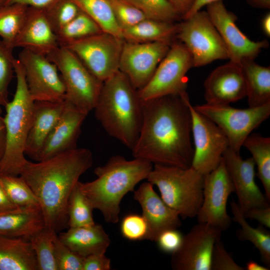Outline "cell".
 <instances>
[{"label":"cell","mask_w":270,"mask_h":270,"mask_svg":"<svg viewBox=\"0 0 270 270\" xmlns=\"http://www.w3.org/2000/svg\"><path fill=\"white\" fill-rule=\"evenodd\" d=\"M206 6V12L228 49L230 61L240 65L246 60H254L262 49L268 46V40H252L239 29L236 16L226 8L222 0Z\"/></svg>","instance_id":"9a60e30c"},{"label":"cell","mask_w":270,"mask_h":270,"mask_svg":"<svg viewBox=\"0 0 270 270\" xmlns=\"http://www.w3.org/2000/svg\"><path fill=\"white\" fill-rule=\"evenodd\" d=\"M124 42V40L102 32L62 46L72 51L90 72L103 82L119 70Z\"/></svg>","instance_id":"8fae6325"},{"label":"cell","mask_w":270,"mask_h":270,"mask_svg":"<svg viewBox=\"0 0 270 270\" xmlns=\"http://www.w3.org/2000/svg\"><path fill=\"white\" fill-rule=\"evenodd\" d=\"M244 146L252 154L257 167L258 176L264 190V194L270 200V138L258 134H250L244 141Z\"/></svg>","instance_id":"f546056e"},{"label":"cell","mask_w":270,"mask_h":270,"mask_svg":"<svg viewBox=\"0 0 270 270\" xmlns=\"http://www.w3.org/2000/svg\"><path fill=\"white\" fill-rule=\"evenodd\" d=\"M134 198L140 205L142 216L148 224L147 240L156 242L163 232L178 229L181 226L178 213L164 202L154 191V185L148 182L142 183L134 190Z\"/></svg>","instance_id":"ffe728a7"},{"label":"cell","mask_w":270,"mask_h":270,"mask_svg":"<svg viewBox=\"0 0 270 270\" xmlns=\"http://www.w3.org/2000/svg\"><path fill=\"white\" fill-rule=\"evenodd\" d=\"M44 9L56 34L81 11L73 0H54Z\"/></svg>","instance_id":"8d00e7d4"},{"label":"cell","mask_w":270,"mask_h":270,"mask_svg":"<svg viewBox=\"0 0 270 270\" xmlns=\"http://www.w3.org/2000/svg\"><path fill=\"white\" fill-rule=\"evenodd\" d=\"M222 158L231 178L236 194L238 204L242 213L248 210L270 205L255 181V162L252 157L243 159L230 147Z\"/></svg>","instance_id":"ac0fdd59"},{"label":"cell","mask_w":270,"mask_h":270,"mask_svg":"<svg viewBox=\"0 0 270 270\" xmlns=\"http://www.w3.org/2000/svg\"><path fill=\"white\" fill-rule=\"evenodd\" d=\"M54 0H6L4 5L18 4L28 7L44 8Z\"/></svg>","instance_id":"681fc988"},{"label":"cell","mask_w":270,"mask_h":270,"mask_svg":"<svg viewBox=\"0 0 270 270\" xmlns=\"http://www.w3.org/2000/svg\"><path fill=\"white\" fill-rule=\"evenodd\" d=\"M218 0H196L193 6L189 12L183 18V20L188 18L195 12L201 10V9L206 5Z\"/></svg>","instance_id":"816d5d0a"},{"label":"cell","mask_w":270,"mask_h":270,"mask_svg":"<svg viewBox=\"0 0 270 270\" xmlns=\"http://www.w3.org/2000/svg\"><path fill=\"white\" fill-rule=\"evenodd\" d=\"M6 130L4 118L1 116L0 108V162L3 156L6 146Z\"/></svg>","instance_id":"f907efd6"},{"label":"cell","mask_w":270,"mask_h":270,"mask_svg":"<svg viewBox=\"0 0 270 270\" xmlns=\"http://www.w3.org/2000/svg\"><path fill=\"white\" fill-rule=\"evenodd\" d=\"M222 231L208 224L198 222L183 236L179 248L172 254L174 270H210L212 250Z\"/></svg>","instance_id":"2e32d148"},{"label":"cell","mask_w":270,"mask_h":270,"mask_svg":"<svg viewBox=\"0 0 270 270\" xmlns=\"http://www.w3.org/2000/svg\"><path fill=\"white\" fill-rule=\"evenodd\" d=\"M14 72L16 88L14 97L4 106L6 130V146L0 162V176H20L27 160L25 148L32 122L34 101L26 83L23 68L16 58Z\"/></svg>","instance_id":"5b68a950"},{"label":"cell","mask_w":270,"mask_h":270,"mask_svg":"<svg viewBox=\"0 0 270 270\" xmlns=\"http://www.w3.org/2000/svg\"><path fill=\"white\" fill-rule=\"evenodd\" d=\"M174 9L183 18L189 12L196 0H168Z\"/></svg>","instance_id":"7dc6e473"},{"label":"cell","mask_w":270,"mask_h":270,"mask_svg":"<svg viewBox=\"0 0 270 270\" xmlns=\"http://www.w3.org/2000/svg\"><path fill=\"white\" fill-rule=\"evenodd\" d=\"M92 164V152L78 148L44 160H27L20 176L38 200L46 228L58 234L68 227L70 195L80 176Z\"/></svg>","instance_id":"7a4b0ae2"},{"label":"cell","mask_w":270,"mask_h":270,"mask_svg":"<svg viewBox=\"0 0 270 270\" xmlns=\"http://www.w3.org/2000/svg\"><path fill=\"white\" fill-rule=\"evenodd\" d=\"M262 28L264 34L268 36H270V14L268 13L263 18L262 21Z\"/></svg>","instance_id":"db71d44e"},{"label":"cell","mask_w":270,"mask_h":270,"mask_svg":"<svg viewBox=\"0 0 270 270\" xmlns=\"http://www.w3.org/2000/svg\"><path fill=\"white\" fill-rule=\"evenodd\" d=\"M183 219L196 217L203 200L204 175L192 166L154 164L146 179Z\"/></svg>","instance_id":"8992f818"},{"label":"cell","mask_w":270,"mask_h":270,"mask_svg":"<svg viewBox=\"0 0 270 270\" xmlns=\"http://www.w3.org/2000/svg\"><path fill=\"white\" fill-rule=\"evenodd\" d=\"M94 110L108 134L131 150L141 128L142 102L138 90L120 71L103 82Z\"/></svg>","instance_id":"277c9868"},{"label":"cell","mask_w":270,"mask_h":270,"mask_svg":"<svg viewBox=\"0 0 270 270\" xmlns=\"http://www.w3.org/2000/svg\"><path fill=\"white\" fill-rule=\"evenodd\" d=\"M62 102H34L32 122L26 139L25 154L37 160L44 144L63 111Z\"/></svg>","instance_id":"603a6c76"},{"label":"cell","mask_w":270,"mask_h":270,"mask_svg":"<svg viewBox=\"0 0 270 270\" xmlns=\"http://www.w3.org/2000/svg\"><path fill=\"white\" fill-rule=\"evenodd\" d=\"M45 228L40 206L18 208L0 214V235L30 241Z\"/></svg>","instance_id":"cb8c5ba5"},{"label":"cell","mask_w":270,"mask_h":270,"mask_svg":"<svg viewBox=\"0 0 270 270\" xmlns=\"http://www.w3.org/2000/svg\"><path fill=\"white\" fill-rule=\"evenodd\" d=\"M176 38L190 52L193 67L229 60L228 49L206 11L200 10L184 19Z\"/></svg>","instance_id":"ba28073f"},{"label":"cell","mask_w":270,"mask_h":270,"mask_svg":"<svg viewBox=\"0 0 270 270\" xmlns=\"http://www.w3.org/2000/svg\"><path fill=\"white\" fill-rule=\"evenodd\" d=\"M246 270H269L270 268L267 266H262L257 262L250 260L248 261L244 267Z\"/></svg>","instance_id":"11a10c76"},{"label":"cell","mask_w":270,"mask_h":270,"mask_svg":"<svg viewBox=\"0 0 270 270\" xmlns=\"http://www.w3.org/2000/svg\"><path fill=\"white\" fill-rule=\"evenodd\" d=\"M246 219L257 221L260 225L270 228V206L256 207L243 213Z\"/></svg>","instance_id":"bcb514c9"},{"label":"cell","mask_w":270,"mask_h":270,"mask_svg":"<svg viewBox=\"0 0 270 270\" xmlns=\"http://www.w3.org/2000/svg\"><path fill=\"white\" fill-rule=\"evenodd\" d=\"M87 116L65 100L60 116L46 138L36 162L76 148L82 126Z\"/></svg>","instance_id":"44dd1931"},{"label":"cell","mask_w":270,"mask_h":270,"mask_svg":"<svg viewBox=\"0 0 270 270\" xmlns=\"http://www.w3.org/2000/svg\"><path fill=\"white\" fill-rule=\"evenodd\" d=\"M110 260L105 254H91L84 258L82 270H110Z\"/></svg>","instance_id":"f6af8a7d"},{"label":"cell","mask_w":270,"mask_h":270,"mask_svg":"<svg viewBox=\"0 0 270 270\" xmlns=\"http://www.w3.org/2000/svg\"><path fill=\"white\" fill-rule=\"evenodd\" d=\"M56 234L45 228L30 240L36 256L38 270H58L54 244Z\"/></svg>","instance_id":"e575fe53"},{"label":"cell","mask_w":270,"mask_h":270,"mask_svg":"<svg viewBox=\"0 0 270 270\" xmlns=\"http://www.w3.org/2000/svg\"><path fill=\"white\" fill-rule=\"evenodd\" d=\"M192 135L194 155L191 166L204 175L220 163L230 147L228 139L212 120L198 112L191 104Z\"/></svg>","instance_id":"4fadbf2b"},{"label":"cell","mask_w":270,"mask_h":270,"mask_svg":"<svg viewBox=\"0 0 270 270\" xmlns=\"http://www.w3.org/2000/svg\"><path fill=\"white\" fill-rule=\"evenodd\" d=\"M28 8L23 4H13L0 8V39L12 49L25 20Z\"/></svg>","instance_id":"1f68e13d"},{"label":"cell","mask_w":270,"mask_h":270,"mask_svg":"<svg viewBox=\"0 0 270 270\" xmlns=\"http://www.w3.org/2000/svg\"><path fill=\"white\" fill-rule=\"evenodd\" d=\"M152 168V164L144 160H128L121 156H114L105 164L94 170L96 180L79 181L80 188L93 208L101 212L106 222L116 224L122 198L128 192H134L138 183L147 179Z\"/></svg>","instance_id":"3957f363"},{"label":"cell","mask_w":270,"mask_h":270,"mask_svg":"<svg viewBox=\"0 0 270 270\" xmlns=\"http://www.w3.org/2000/svg\"><path fill=\"white\" fill-rule=\"evenodd\" d=\"M194 107L222 130L228 139L230 148L238 154L247 137L270 115V103L244 109L230 104L206 103Z\"/></svg>","instance_id":"9c48e42d"},{"label":"cell","mask_w":270,"mask_h":270,"mask_svg":"<svg viewBox=\"0 0 270 270\" xmlns=\"http://www.w3.org/2000/svg\"><path fill=\"white\" fill-rule=\"evenodd\" d=\"M245 77L249 107L270 103V67L260 66L254 60L240 64Z\"/></svg>","instance_id":"83f0119b"},{"label":"cell","mask_w":270,"mask_h":270,"mask_svg":"<svg viewBox=\"0 0 270 270\" xmlns=\"http://www.w3.org/2000/svg\"><path fill=\"white\" fill-rule=\"evenodd\" d=\"M204 97L210 104H230L246 97V87L241 66L229 60L214 70L206 79Z\"/></svg>","instance_id":"d6986e66"},{"label":"cell","mask_w":270,"mask_h":270,"mask_svg":"<svg viewBox=\"0 0 270 270\" xmlns=\"http://www.w3.org/2000/svg\"><path fill=\"white\" fill-rule=\"evenodd\" d=\"M14 49L8 46L0 39V106H5L9 102L8 88L14 72Z\"/></svg>","instance_id":"f35d334b"},{"label":"cell","mask_w":270,"mask_h":270,"mask_svg":"<svg viewBox=\"0 0 270 270\" xmlns=\"http://www.w3.org/2000/svg\"><path fill=\"white\" fill-rule=\"evenodd\" d=\"M18 208L10 200L0 179V214L13 210Z\"/></svg>","instance_id":"c3c4849f"},{"label":"cell","mask_w":270,"mask_h":270,"mask_svg":"<svg viewBox=\"0 0 270 270\" xmlns=\"http://www.w3.org/2000/svg\"><path fill=\"white\" fill-rule=\"evenodd\" d=\"M24 69L30 94L34 102H62L65 86L56 65L44 55L22 49L18 58Z\"/></svg>","instance_id":"7c38bea8"},{"label":"cell","mask_w":270,"mask_h":270,"mask_svg":"<svg viewBox=\"0 0 270 270\" xmlns=\"http://www.w3.org/2000/svg\"><path fill=\"white\" fill-rule=\"evenodd\" d=\"M183 236L178 229L168 230L162 232L156 242L162 251L172 254L180 246Z\"/></svg>","instance_id":"ee69618b"},{"label":"cell","mask_w":270,"mask_h":270,"mask_svg":"<svg viewBox=\"0 0 270 270\" xmlns=\"http://www.w3.org/2000/svg\"><path fill=\"white\" fill-rule=\"evenodd\" d=\"M102 32L99 26L81 10L70 22L60 29L56 36L60 46Z\"/></svg>","instance_id":"836d02e7"},{"label":"cell","mask_w":270,"mask_h":270,"mask_svg":"<svg viewBox=\"0 0 270 270\" xmlns=\"http://www.w3.org/2000/svg\"><path fill=\"white\" fill-rule=\"evenodd\" d=\"M140 10L146 18L174 22L181 17L168 0H126Z\"/></svg>","instance_id":"74e56055"},{"label":"cell","mask_w":270,"mask_h":270,"mask_svg":"<svg viewBox=\"0 0 270 270\" xmlns=\"http://www.w3.org/2000/svg\"><path fill=\"white\" fill-rule=\"evenodd\" d=\"M56 260L58 270H82L84 258L72 250L58 238H54Z\"/></svg>","instance_id":"60d3db41"},{"label":"cell","mask_w":270,"mask_h":270,"mask_svg":"<svg viewBox=\"0 0 270 270\" xmlns=\"http://www.w3.org/2000/svg\"><path fill=\"white\" fill-rule=\"evenodd\" d=\"M179 24L145 18L122 30L124 40L136 42H162L172 44Z\"/></svg>","instance_id":"4316f807"},{"label":"cell","mask_w":270,"mask_h":270,"mask_svg":"<svg viewBox=\"0 0 270 270\" xmlns=\"http://www.w3.org/2000/svg\"><path fill=\"white\" fill-rule=\"evenodd\" d=\"M120 232L122 236L128 240H146L148 228L142 215L132 214L122 218L120 223Z\"/></svg>","instance_id":"b9f144b4"},{"label":"cell","mask_w":270,"mask_h":270,"mask_svg":"<svg viewBox=\"0 0 270 270\" xmlns=\"http://www.w3.org/2000/svg\"><path fill=\"white\" fill-rule=\"evenodd\" d=\"M60 46L57 36L42 8L28 7L14 48L48 56Z\"/></svg>","instance_id":"7402d4cb"},{"label":"cell","mask_w":270,"mask_h":270,"mask_svg":"<svg viewBox=\"0 0 270 270\" xmlns=\"http://www.w3.org/2000/svg\"><path fill=\"white\" fill-rule=\"evenodd\" d=\"M0 270H38L30 241L0 235Z\"/></svg>","instance_id":"484cf974"},{"label":"cell","mask_w":270,"mask_h":270,"mask_svg":"<svg viewBox=\"0 0 270 270\" xmlns=\"http://www.w3.org/2000/svg\"><path fill=\"white\" fill-rule=\"evenodd\" d=\"M170 44L162 42H136L124 40L119 70L138 90L150 80Z\"/></svg>","instance_id":"e0dca14e"},{"label":"cell","mask_w":270,"mask_h":270,"mask_svg":"<svg viewBox=\"0 0 270 270\" xmlns=\"http://www.w3.org/2000/svg\"><path fill=\"white\" fill-rule=\"evenodd\" d=\"M0 179L8 198L16 206H40L34 192L20 176H0Z\"/></svg>","instance_id":"d590c367"},{"label":"cell","mask_w":270,"mask_h":270,"mask_svg":"<svg viewBox=\"0 0 270 270\" xmlns=\"http://www.w3.org/2000/svg\"><path fill=\"white\" fill-rule=\"evenodd\" d=\"M46 56L60 72L65 86V100L88 114L96 105L103 82L64 46H60Z\"/></svg>","instance_id":"52a82bcc"},{"label":"cell","mask_w":270,"mask_h":270,"mask_svg":"<svg viewBox=\"0 0 270 270\" xmlns=\"http://www.w3.org/2000/svg\"><path fill=\"white\" fill-rule=\"evenodd\" d=\"M81 10L88 15L102 31L124 40L108 0H73Z\"/></svg>","instance_id":"4dcf8cb0"},{"label":"cell","mask_w":270,"mask_h":270,"mask_svg":"<svg viewBox=\"0 0 270 270\" xmlns=\"http://www.w3.org/2000/svg\"><path fill=\"white\" fill-rule=\"evenodd\" d=\"M234 187L222 158L216 168L204 175L203 200L196 216L198 222L208 224L222 232L228 229L232 218L226 210Z\"/></svg>","instance_id":"5bb4252c"},{"label":"cell","mask_w":270,"mask_h":270,"mask_svg":"<svg viewBox=\"0 0 270 270\" xmlns=\"http://www.w3.org/2000/svg\"><path fill=\"white\" fill-rule=\"evenodd\" d=\"M248 3L252 7L270 9V0H247Z\"/></svg>","instance_id":"f5cc1de1"},{"label":"cell","mask_w":270,"mask_h":270,"mask_svg":"<svg viewBox=\"0 0 270 270\" xmlns=\"http://www.w3.org/2000/svg\"><path fill=\"white\" fill-rule=\"evenodd\" d=\"M234 220L241 228L237 232L240 240L252 243L258 250L261 258L266 266H270V233L264 226L260 225L253 228L247 222L238 204L234 200L230 203Z\"/></svg>","instance_id":"f1b7e54d"},{"label":"cell","mask_w":270,"mask_h":270,"mask_svg":"<svg viewBox=\"0 0 270 270\" xmlns=\"http://www.w3.org/2000/svg\"><path fill=\"white\" fill-rule=\"evenodd\" d=\"M142 102V121L131 150L134 158L154 164L190 167L194 147L187 92Z\"/></svg>","instance_id":"6da1fadb"},{"label":"cell","mask_w":270,"mask_h":270,"mask_svg":"<svg viewBox=\"0 0 270 270\" xmlns=\"http://www.w3.org/2000/svg\"><path fill=\"white\" fill-rule=\"evenodd\" d=\"M6 0H0V8L4 6Z\"/></svg>","instance_id":"9f6ffc18"},{"label":"cell","mask_w":270,"mask_h":270,"mask_svg":"<svg viewBox=\"0 0 270 270\" xmlns=\"http://www.w3.org/2000/svg\"><path fill=\"white\" fill-rule=\"evenodd\" d=\"M93 210L91 204L82 192L78 181L73 189L68 202V228L89 226L94 224Z\"/></svg>","instance_id":"d6a6232c"},{"label":"cell","mask_w":270,"mask_h":270,"mask_svg":"<svg viewBox=\"0 0 270 270\" xmlns=\"http://www.w3.org/2000/svg\"><path fill=\"white\" fill-rule=\"evenodd\" d=\"M210 270H245V268L234 261L220 240L216 242L212 250Z\"/></svg>","instance_id":"7bdbcfd3"},{"label":"cell","mask_w":270,"mask_h":270,"mask_svg":"<svg viewBox=\"0 0 270 270\" xmlns=\"http://www.w3.org/2000/svg\"><path fill=\"white\" fill-rule=\"evenodd\" d=\"M60 240L72 250L86 257L91 254H105L110 244V239L103 227L94 224L85 226L69 228L66 232H60Z\"/></svg>","instance_id":"d4e9b609"},{"label":"cell","mask_w":270,"mask_h":270,"mask_svg":"<svg viewBox=\"0 0 270 270\" xmlns=\"http://www.w3.org/2000/svg\"><path fill=\"white\" fill-rule=\"evenodd\" d=\"M192 67L191 54L185 46L174 42L150 80L138 90L140 98L146 100L186 92V74Z\"/></svg>","instance_id":"30bf717a"},{"label":"cell","mask_w":270,"mask_h":270,"mask_svg":"<svg viewBox=\"0 0 270 270\" xmlns=\"http://www.w3.org/2000/svg\"><path fill=\"white\" fill-rule=\"evenodd\" d=\"M118 24L122 30L146 18L138 8L126 0H108Z\"/></svg>","instance_id":"ab89813d"}]
</instances>
